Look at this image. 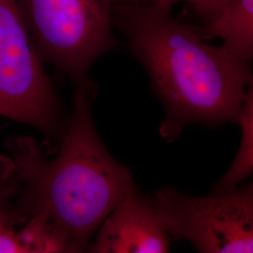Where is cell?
Segmentation results:
<instances>
[{
	"label": "cell",
	"instance_id": "obj_13",
	"mask_svg": "<svg viewBox=\"0 0 253 253\" xmlns=\"http://www.w3.org/2000/svg\"><path fill=\"white\" fill-rule=\"evenodd\" d=\"M64 253H89V250H84V249H80V248H77V247H71L69 248L66 252Z\"/></svg>",
	"mask_w": 253,
	"mask_h": 253
},
{
	"label": "cell",
	"instance_id": "obj_1",
	"mask_svg": "<svg viewBox=\"0 0 253 253\" xmlns=\"http://www.w3.org/2000/svg\"><path fill=\"white\" fill-rule=\"evenodd\" d=\"M113 27L126 38L142 64L165 116L159 132L173 142L187 126L238 125L245 96L253 85L251 62L210 45L172 9L149 3L118 2Z\"/></svg>",
	"mask_w": 253,
	"mask_h": 253
},
{
	"label": "cell",
	"instance_id": "obj_3",
	"mask_svg": "<svg viewBox=\"0 0 253 253\" xmlns=\"http://www.w3.org/2000/svg\"><path fill=\"white\" fill-rule=\"evenodd\" d=\"M27 33L43 63L74 84L88 79L94 62L123 45L112 16L121 0H15Z\"/></svg>",
	"mask_w": 253,
	"mask_h": 253
},
{
	"label": "cell",
	"instance_id": "obj_5",
	"mask_svg": "<svg viewBox=\"0 0 253 253\" xmlns=\"http://www.w3.org/2000/svg\"><path fill=\"white\" fill-rule=\"evenodd\" d=\"M149 197L172 239L199 253H253V183L207 197L166 187Z\"/></svg>",
	"mask_w": 253,
	"mask_h": 253
},
{
	"label": "cell",
	"instance_id": "obj_7",
	"mask_svg": "<svg viewBox=\"0 0 253 253\" xmlns=\"http://www.w3.org/2000/svg\"><path fill=\"white\" fill-rule=\"evenodd\" d=\"M204 41L219 38L220 48L237 59L253 58V0H233L216 18L202 27L193 26Z\"/></svg>",
	"mask_w": 253,
	"mask_h": 253
},
{
	"label": "cell",
	"instance_id": "obj_11",
	"mask_svg": "<svg viewBox=\"0 0 253 253\" xmlns=\"http://www.w3.org/2000/svg\"><path fill=\"white\" fill-rule=\"evenodd\" d=\"M24 242L20 233L6 228L0 232V253H23Z\"/></svg>",
	"mask_w": 253,
	"mask_h": 253
},
{
	"label": "cell",
	"instance_id": "obj_8",
	"mask_svg": "<svg viewBox=\"0 0 253 253\" xmlns=\"http://www.w3.org/2000/svg\"><path fill=\"white\" fill-rule=\"evenodd\" d=\"M241 142L235 160L225 174L217 181L212 194H221L235 190L252 176L253 172V85L245 96L240 121Z\"/></svg>",
	"mask_w": 253,
	"mask_h": 253
},
{
	"label": "cell",
	"instance_id": "obj_10",
	"mask_svg": "<svg viewBox=\"0 0 253 253\" xmlns=\"http://www.w3.org/2000/svg\"><path fill=\"white\" fill-rule=\"evenodd\" d=\"M18 187V181L9 158H0V206Z\"/></svg>",
	"mask_w": 253,
	"mask_h": 253
},
{
	"label": "cell",
	"instance_id": "obj_9",
	"mask_svg": "<svg viewBox=\"0 0 253 253\" xmlns=\"http://www.w3.org/2000/svg\"><path fill=\"white\" fill-rule=\"evenodd\" d=\"M188 2L205 24L216 18L233 0H121V2H138L159 5L172 9L177 2Z\"/></svg>",
	"mask_w": 253,
	"mask_h": 253
},
{
	"label": "cell",
	"instance_id": "obj_12",
	"mask_svg": "<svg viewBox=\"0 0 253 253\" xmlns=\"http://www.w3.org/2000/svg\"><path fill=\"white\" fill-rule=\"evenodd\" d=\"M6 228H9V221L7 215L0 209V232Z\"/></svg>",
	"mask_w": 253,
	"mask_h": 253
},
{
	"label": "cell",
	"instance_id": "obj_4",
	"mask_svg": "<svg viewBox=\"0 0 253 253\" xmlns=\"http://www.w3.org/2000/svg\"><path fill=\"white\" fill-rule=\"evenodd\" d=\"M0 116L54 140L61 138L67 123L15 0H0Z\"/></svg>",
	"mask_w": 253,
	"mask_h": 253
},
{
	"label": "cell",
	"instance_id": "obj_6",
	"mask_svg": "<svg viewBox=\"0 0 253 253\" xmlns=\"http://www.w3.org/2000/svg\"><path fill=\"white\" fill-rule=\"evenodd\" d=\"M171 237L149 196L124 201L102 222L90 253H169Z\"/></svg>",
	"mask_w": 253,
	"mask_h": 253
},
{
	"label": "cell",
	"instance_id": "obj_2",
	"mask_svg": "<svg viewBox=\"0 0 253 253\" xmlns=\"http://www.w3.org/2000/svg\"><path fill=\"white\" fill-rule=\"evenodd\" d=\"M94 97L89 78L75 84L73 109L53 160L32 138L8 141L9 161L23 188L29 218L49 223L70 244L84 250H89L106 217L140 193L130 171L100 138L92 113Z\"/></svg>",
	"mask_w": 253,
	"mask_h": 253
}]
</instances>
